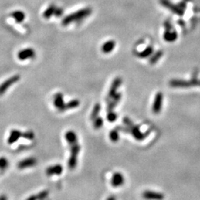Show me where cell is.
Listing matches in <instances>:
<instances>
[{
  "label": "cell",
  "mask_w": 200,
  "mask_h": 200,
  "mask_svg": "<svg viewBox=\"0 0 200 200\" xmlns=\"http://www.w3.org/2000/svg\"><path fill=\"white\" fill-rule=\"evenodd\" d=\"M22 137L24 138L25 139H28V140H33V139H34L35 138V134L33 131H29L22 132Z\"/></svg>",
  "instance_id": "83f0119b"
},
{
  "label": "cell",
  "mask_w": 200,
  "mask_h": 200,
  "mask_svg": "<svg viewBox=\"0 0 200 200\" xmlns=\"http://www.w3.org/2000/svg\"><path fill=\"white\" fill-rule=\"evenodd\" d=\"M176 37H177V35L175 32H168L167 31L164 35V38L166 41L168 42H174L175 41Z\"/></svg>",
  "instance_id": "603a6c76"
},
{
  "label": "cell",
  "mask_w": 200,
  "mask_h": 200,
  "mask_svg": "<svg viewBox=\"0 0 200 200\" xmlns=\"http://www.w3.org/2000/svg\"><path fill=\"white\" fill-rule=\"evenodd\" d=\"M54 106L58 109L59 111L63 112L65 111V103L64 102L63 95L61 93H57L54 96V100H53Z\"/></svg>",
  "instance_id": "9c48e42d"
},
{
  "label": "cell",
  "mask_w": 200,
  "mask_h": 200,
  "mask_svg": "<svg viewBox=\"0 0 200 200\" xmlns=\"http://www.w3.org/2000/svg\"><path fill=\"white\" fill-rule=\"evenodd\" d=\"M37 164V159L35 157H28L26 159H22L17 164L18 168L20 170H24L28 168H31L36 165Z\"/></svg>",
  "instance_id": "5b68a950"
},
{
  "label": "cell",
  "mask_w": 200,
  "mask_h": 200,
  "mask_svg": "<svg viewBox=\"0 0 200 200\" xmlns=\"http://www.w3.org/2000/svg\"><path fill=\"white\" fill-rule=\"evenodd\" d=\"M199 85H200V82H199Z\"/></svg>",
  "instance_id": "d590c367"
},
{
  "label": "cell",
  "mask_w": 200,
  "mask_h": 200,
  "mask_svg": "<svg viewBox=\"0 0 200 200\" xmlns=\"http://www.w3.org/2000/svg\"><path fill=\"white\" fill-rule=\"evenodd\" d=\"M22 132L16 129H13L10 132L9 137L8 138V143L9 144L15 143L19 140L20 137H22Z\"/></svg>",
  "instance_id": "7c38bea8"
},
{
  "label": "cell",
  "mask_w": 200,
  "mask_h": 200,
  "mask_svg": "<svg viewBox=\"0 0 200 200\" xmlns=\"http://www.w3.org/2000/svg\"><path fill=\"white\" fill-rule=\"evenodd\" d=\"M92 121H93V127L95 129H97V130L102 128V127L103 126V124H104L103 119H102L101 117H100V116L97 117V118H95L93 120H92Z\"/></svg>",
  "instance_id": "7402d4cb"
},
{
  "label": "cell",
  "mask_w": 200,
  "mask_h": 200,
  "mask_svg": "<svg viewBox=\"0 0 200 200\" xmlns=\"http://www.w3.org/2000/svg\"><path fill=\"white\" fill-rule=\"evenodd\" d=\"M56 8L54 5H51L47 8L45 11V12L43 13V17L45 19H49L50 17H51L53 14H54L55 11H56Z\"/></svg>",
  "instance_id": "ac0fdd59"
},
{
  "label": "cell",
  "mask_w": 200,
  "mask_h": 200,
  "mask_svg": "<svg viewBox=\"0 0 200 200\" xmlns=\"http://www.w3.org/2000/svg\"><path fill=\"white\" fill-rule=\"evenodd\" d=\"M121 97H122V94L119 93H117L114 97H113L112 101L110 102H109L108 105H107V111L109 112L113 110V109L116 107V105H117V104H118V102L120 101Z\"/></svg>",
  "instance_id": "2e32d148"
},
{
  "label": "cell",
  "mask_w": 200,
  "mask_h": 200,
  "mask_svg": "<svg viewBox=\"0 0 200 200\" xmlns=\"http://www.w3.org/2000/svg\"><path fill=\"white\" fill-rule=\"evenodd\" d=\"M36 53H35V50L32 48H25L23 49L18 53V59L19 60H26L28 59H31L35 56Z\"/></svg>",
  "instance_id": "30bf717a"
},
{
  "label": "cell",
  "mask_w": 200,
  "mask_h": 200,
  "mask_svg": "<svg viewBox=\"0 0 200 200\" xmlns=\"http://www.w3.org/2000/svg\"><path fill=\"white\" fill-rule=\"evenodd\" d=\"M26 200H38L37 195H31L28 198H27Z\"/></svg>",
  "instance_id": "d6a6232c"
},
{
  "label": "cell",
  "mask_w": 200,
  "mask_h": 200,
  "mask_svg": "<svg viewBox=\"0 0 200 200\" xmlns=\"http://www.w3.org/2000/svg\"><path fill=\"white\" fill-rule=\"evenodd\" d=\"M125 183V177L120 172H115L110 179V184L114 188H119Z\"/></svg>",
  "instance_id": "277c9868"
},
{
  "label": "cell",
  "mask_w": 200,
  "mask_h": 200,
  "mask_svg": "<svg viewBox=\"0 0 200 200\" xmlns=\"http://www.w3.org/2000/svg\"><path fill=\"white\" fill-rule=\"evenodd\" d=\"M118 118V115L113 110L109 111L107 114V119L109 122H114Z\"/></svg>",
  "instance_id": "4316f807"
},
{
  "label": "cell",
  "mask_w": 200,
  "mask_h": 200,
  "mask_svg": "<svg viewBox=\"0 0 200 200\" xmlns=\"http://www.w3.org/2000/svg\"><path fill=\"white\" fill-rule=\"evenodd\" d=\"M161 2H162V4L163 5L170 8V10H171L172 11H174V13H180V14L181 13V12H180V11L177 9V8H176L175 6L173 5H171V3L168 1V0H161Z\"/></svg>",
  "instance_id": "d4e9b609"
},
{
  "label": "cell",
  "mask_w": 200,
  "mask_h": 200,
  "mask_svg": "<svg viewBox=\"0 0 200 200\" xmlns=\"http://www.w3.org/2000/svg\"><path fill=\"white\" fill-rule=\"evenodd\" d=\"M152 53H153V48H151V47H148V48H147L146 49H144L143 51L139 53V54H138V56L141 57V58H145V57L150 56Z\"/></svg>",
  "instance_id": "484cf974"
},
{
  "label": "cell",
  "mask_w": 200,
  "mask_h": 200,
  "mask_svg": "<svg viewBox=\"0 0 200 200\" xmlns=\"http://www.w3.org/2000/svg\"><path fill=\"white\" fill-rule=\"evenodd\" d=\"M106 200H117V198L114 196H110L107 198Z\"/></svg>",
  "instance_id": "e575fe53"
},
{
  "label": "cell",
  "mask_w": 200,
  "mask_h": 200,
  "mask_svg": "<svg viewBox=\"0 0 200 200\" xmlns=\"http://www.w3.org/2000/svg\"><path fill=\"white\" fill-rule=\"evenodd\" d=\"M11 16L15 19L16 22H22L25 19V14L21 11H16L11 13Z\"/></svg>",
  "instance_id": "e0dca14e"
},
{
  "label": "cell",
  "mask_w": 200,
  "mask_h": 200,
  "mask_svg": "<svg viewBox=\"0 0 200 200\" xmlns=\"http://www.w3.org/2000/svg\"><path fill=\"white\" fill-rule=\"evenodd\" d=\"M116 46V42L114 40H109L103 44L102 46V51L104 53H109L113 51Z\"/></svg>",
  "instance_id": "9a60e30c"
},
{
  "label": "cell",
  "mask_w": 200,
  "mask_h": 200,
  "mask_svg": "<svg viewBox=\"0 0 200 200\" xmlns=\"http://www.w3.org/2000/svg\"><path fill=\"white\" fill-rule=\"evenodd\" d=\"M80 102L78 100H72L70 102H68V103L65 104V110H69V109H73L76 108L80 106Z\"/></svg>",
  "instance_id": "ffe728a7"
},
{
  "label": "cell",
  "mask_w": 200,
  "mask_h": 200,
  "mask_svg": "<svg viewBox=\"0 0 200 200\" xmlns=\"http://www.w3.org/2000/svg\"><path fill=\"white\" fill-rule=\"evenodd\" d=\"M122 84V79L120 77H117L115 80H114V82H112V85L110 86V90L108 92V98L112 99L114 96L117 94V91L118 90L119 86Z\"/></svg>",
  "instance_id": "8fae6325"
},
{
  "label": "cell",
  "mask_w": 200,
  "mask_h": 200,
  "mask_svg": "<svg viewBox=\"0 0 200 200\" xmlns=\"http://www.w3.org/2000/svg\"><path fill=\"white\" fill-rule=\"evenodd\" d=\"M63 11L61 8H56V11H55L54 14L56 15V16H60L62 14H63Z\"/></svg>",
  "instance_id": "1f68e13d"
},
{
  "label": "cell",
  "mask_w": 200,
  "mask_h": 200,
  "mask_svg": "<svg viewBox=\"0 0 200 200\" xmlns=\"http://www.w3.org/2000/svg\"><path fill=\"white\" fill-rule=\"evenodd\" d=\"M162 51H159V52H157V53H156L155 55H154V56H153L152 58H151V64H154V63H156V62L158 61V60L159 59H160V57L162 56Z\"/></svg>",
  "instance_id": "f546056e"
},
{
  "label": "cell",
  "mask_w": 200,
  "mask_h": 200,
  "mask_svg": "<svg viewBox=\"0 0 200 200\" xmlns=\"http://www.w3.org/2000/svg\"><path fill=\"white\" fill-rule=\"evenodd\" d=\"M70 148V154L68 161V166L70 170H73L76 168L78 163V155L81 150V147L78 142L71 145H69Z\"/></svg>",
  "instance_id": "7a4b0ae2"
},
{
  "label": "cell",
  "mask_w": 200,
  "mask_h": 200,
  "mask_svg": "<svg viewBox=\"0 0 200 200\" xmlns=\"http://www.w3.org/2000/svg\"><path fill=\"white\" fill-rule=\"evenodd\" d=\"M109 138H110V140L113 142H118L119 139V134L118 131V129L116 128L114 129V130L110 131V134H109Z\"/></svg>",
  "instance_id": "44dd1931"
},
{
  "label": "cell",
  "mask_w": 200,
  "mask_h": 200,
  "mask_svg": "<svg viewBox=\"0 0 200 200\" xmlns=\"http://www.w3.org/2000/svg\"><path fill=\"white\" fill-rule=\"evenodd\" d=\"M0 200H8V196L5 194L0 195Z\"/></svg>",
  "instance_id": "836d02e7"
},
{
  "label": "cell",
  "mask_w": 200,
  "mask_h": 200,
  "mask_svg": "<svg viewBox=\"0 0 200 200\" xmlns=\"http://www.w3.org/2000/svg\"><path fill=\"white\" fill-rule=\"evenodd\" d=\"M9 166V162L8 159L4 156L0 157V171H5Z\"/></svg>",
  "instance_id": "cb8c5ba5"
},
{
  "label": "cell",
  "mask_w": 200,
  "mask_h": 200,
  "mask_svg": "<svg viewBox=\"0 0 200 200\" xmlns=\"http://www.w3.org/2000/svg\"><path fill=\"white\" fill-rule=\"evenodd\" d=\"M162 100H163V95L161 92L156 93L155 99H154V104L152 106V110L155 114H159L162 110Z\"/></svg>",
  "instance_id": "8992f818"
},
{
  "label": "cell",
  "mask_w": 200,
  "mask_h": 200,
  "mask_svg": "<svg viewBox=\"0 0 200 200\" xmlns=\"http://www.w3.org/2000/svg\"><path fill=\"white\" fill-rule=\"evenodd\" d=\"M36 195H37L38 200H45L49 196V191H48V190H45V191H40V192Z\"/></svg>",
  "instance_id": "f1b7e54d"
},
{
  "label": "cell",
  "mask_w": 200,
  "mask_h": 200,
  "mask_svg": "<svg viewBox=\"0 0 200 200\" xmlns=\"http://www.w3.org/2000/svg\"><path fill=\"white\" fill-rule=\"evenodd\" d=\"M65 138L69 145H71V144L78 142V137H77L76 132L73 131H68L65 133Z\"/></svg>",
  "instance_id": "4fadbf2b"
},
{
  "label": "cell",
  "mask_w": 200,
  "mask_h": 200,
  "mask_svg": "<svg viewBox=\"0 0 200 200\" xmlns=\"http://www.w3.org/2000/svg\"><path fill=\"white\" fill-rule=\"evenodd\" d=\"M123 123L125 124V126H127V127H132L133 125H134V124L133 123L132 121L128 117H125V118L123 119Z\"/></svg>",
  "instance_id": "4dcf8cb0"
},
{
  "label": "cell",
  "mask_w": 200,
  "mask_h": 200,
  "mask_svg": "<svg viewBox=\"0 0 200 200\" xmlns=\"http://www.w3.org/2000/svg\"><path fill=\"white\" fill-rule=\"evenodd\" d=\"M63 167L62 164H56L54 165H51L48 167L45 171L47 176H59L63 174Z\"/></svg>",
  "instance_id": "ba28073f"
},
{
  "label": "cell",
  "mask_w": 200,
  "mask_h": 200,
  "mask_svg": "<svg viewBox=\"0 0 200 200\" xmlns=\"http://www.w3.org/2000/svg\"><path fill=\"white\" fill-rule=\"evenodd\" d=\"M91 13L92 9L90 8H83V9H80L76 12H74L71 13V14H69L68 16H65L63 19V22H62V25L65 26V25H68L70 23L82 19L84 18L87 17V16H90Z\"/></svg>",
  "instance_id": "6da1fadb"
},
{
  "label": "cell",
  "mask_w": 200,
  "mask_h": 200,
  "mask_svg": "<svg viewBox=\"0 0 200 200\" xmlns=\"http://www.w3.org/2000/svg\"><path fill=\"white\" fill-rule=\"evenodd\" d=\"M142 197L146 200H164V196L161 193L152 191H144L142 193Z\"/></svg>",
  "instance_id": "52a82bcc"
},
{
  "label": "cell",
  "mask_w": 200,
  "mask_h": 200,
  "mask_svg": "<svg viewBox=\"0 0 200 200\" xmlns=\"http://www.w3.org/2000/svg\"><path fill=\"white\" fill-rule=\"evenodd\" d=\"M194 84V82H190L183 80H172L170 82V85L174 88H188L191 87Z\"/></svg>",
  "instance_id": "5bb4252c"
},
{
  "label": "cell",
  "mask_w": 200,
  "mask_h": 200,
  "mask_svg": "<svg viewBox=\"0 0 200 200\" xmlns=\"http://www.w3.org/2000/svg\"><path fill=\"white\" fill-rule=\"evenodd\" d=\"M101 111V105L100 103H97L94 105L93 110H92L91 114H90V119L93 120L94 119L97 118V117H99V114Z\"/></svg>",
  "instance_id": "d6986e66"
},
{
  "label": "cell",
  "mask_w": 200,
  "mask_h": 200,
  "mask_svg": "<svg viewBox=\"0 0 200 200\" xmlns=\"http://www.w3.org/2000/svg\"><path fill=\"white\" fill-rule=\"evenodd\" d=\"M20 80V76L19 75H14L13 76L10 77L9 79L5 81L4 82L0 85V96L3 95L5 92L7 91L8 88L13 85V84H15L16 82H17Z\"/></svg>",
  "instance_id": "3957f363"
}]
</instances>
